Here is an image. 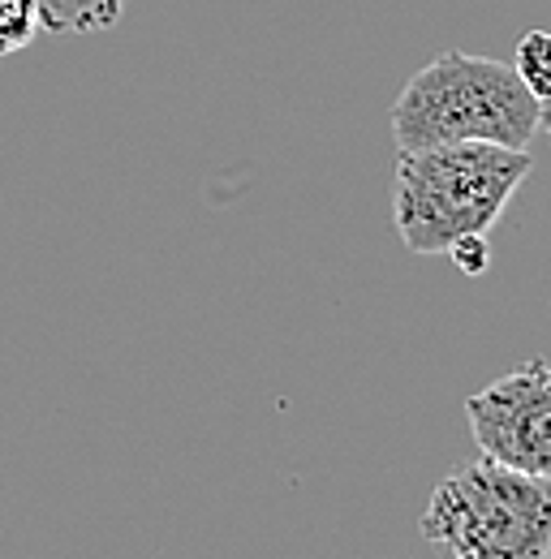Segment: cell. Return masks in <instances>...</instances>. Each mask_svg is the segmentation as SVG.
Returning a JSON list of instances; mask_svg holds the SVG:
<instances>
[{"mask_svg":"<svg viewBox=\"0 0 551 559\" xmlns=\"http://www.w3.org/2000/svg\"><path fill=\"white\" fill-rule=\"evenodd\" d=\"M418 530L453 559H548L551 478L474 456L431 490Z\"/></svg>","mask_w":551,"mask_h":559,"instance_id":"3957f363","label":"cell"},{"mask_svg":"<svg viewBox=\"0 0 551 559\" xmlns=\"http://www.w3.org/2000/svg\"><path fill=\"white\" fill-rule=\"evenodd\" d=\"M448 259L457 263V272L466 276H482L486 272V237H461L448 246Z\"/></svg>","mask_w":551,"mask_h":559,"instance_id":"ba28073f","label":"cell"},{"mask_svg":"<svg viewBox=\"0 0 551 559\" xmlns=\"http://www.w3.org/2000/svg\"><path fill=\"white\" fill-rule=\"evenodd\" d=\"M466 418L482 456L551 478V366L543 357L474 392L466 401Z\"/></svg>","mask_w":551,"mask_h":559,"instance_id":"277c9868","label":"cell"},{"mask_svg":"<svg viewBox=\"0 0 551 559\" xmlns=\"http://www.w3.org/2000/svg\"><path fill=\"white\" fill-rule=\"evenodd\" d=\"M535 155L495 142H444L397 151V233L410 254H448L461 237H486L530 177Z\"/></svg>","mask_w":551,"mask_h":559,"instance_id":"6da1fadb","label":"cell"},{"mask_svg":"<svg viewBox=\"0 0 551 559\" xmlns=\"http://www.w3.org/2000/svg\"><path fill=\"white\" fill-rule=\"evenodd\" d=\"M539 130H548V134H551V99H543V104H539Z\"/></svg>","mask_w":551,"mask_h":559,"instance_id":"9c48e42d","label":"cell"},{"mask_svg":"<svg viewBox=\"0 0 551 559\" xmlns=\"http://www.w3.org/2000/svg\"><path fill=\"white\" fill-rule=\"evenodd\" d=\"M539 134V99L521 86L513 66L439 52L413 73L392 104V142L397 151H422L444 142H495L530 151Z\"/></svg>","mask_w":551,"mask_h":559,"instance_id":"7a4b0ae2","label":"cell"},{"mask_svg":"<svg viewBox=\"0 0 551 559\" xmlns=\"http://www.w3.org/2000/svg\"><path fill=\"white\" fill-rule=\"evenodd\" d=\"M126 0H39V31L57 35H91L108 31L121 17Z\"/></svg>","mask_w":551,"mask_h":559,"instance_id":"5b68a950","label":"cell"},{"mask_svg":"<svg viewBox=\"0 0 551 559\" xmlns=\"http://www.w3.org/2000/svg\"><path fill=\"white\" fill-rule=\"evenodd\" d=\"M39 35V0H0V57L22 52Z\"/></svg>","mask_w":551,"mask_h":559,"instance_id":"52a82bcc","label":"cell"},{"mask_svg":"<svg viewBox=\"0 0 551 559\" xmlns=\"http://www.w3.org/2000/svg\"><path fill=\"white\" fill-rule=\"evenodd\" d=\"M513 70H517L521 86H526L539 104L551 99V31H530V35H521L517 57H513Z\"/></svg>","mask_w":551,"mask_h":559,"instance_id":"8992f818","label":"cell"},{"mask_svg":"<svg viewBox=\"0 0 551 559\" xmlns=\"http://www.w3.org/2000/svg\"><path fill=\"white\" fill-rule=\"evenodd\" d=\"M548 559H551V556H548Z\"/></svg>","mask_w":551,"mask_h":559,"instance_id":"30bf717a","label":"cell"}]
</instances>
